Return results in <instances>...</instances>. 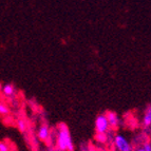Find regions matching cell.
I'll use <instances>...</instances> for the list:
<instances>
[{
  "instance_id": "cell-1",
  "label": "cell",
  "mask_w": 151,
  "mask_h": 151,
  "mask_svg": "<svg viewBox=\"0 0 151 151\" xmlns=\"http://www.w3.org/2000/svg\"><path fill=\"white\" fill-rule=\"evenodd\" d=\"M57 148L61 151H74V145L68 126L65 123L58 125V136L56 141Z\"/></svg>"
},
{
  "instance_id": "cell-2",
  "label": "cell",
  "mask_w": 151,
  "mask_h": 151,
  "mask_svg": "<svg viewBox=\"0 0 151 151\" xmlns=\"http://www.w3.org/2000/svg\"><path fill=\"white\" fill-rule=\"evenodd\" d=\"M110 124L106 114H99L95 119V131L96 133H107L110 129Z\"/></svg>"
},
{
  "instance_id": "cell-3",
  "label": "cell",
  "mask_w": 151,
  "mask_h": 151,
  "mask_svg": "<svg viewBox=\"0 0 151 151\" xmlns=\"http://www.w3.org/2000/svg\"><path fill=\"white\" fill-rule=\"evenodd\" d=\"M114 146L119 151H132V147H131L130 143L122 134L114 135Z\"/></svg>"
},
{
  "instance_id": "cell-4",
  "label": "cell",
  "mask_w": 151,
  "mask_h": 151,
  "mask_svg": "<svg viewBox=\"0 0 151 151\" xmlns=\"http://www.w3.org/2000/svg\"><path fill=\"white\" fill-rule=\"evenodd\" d=\"M107 119L109 121V124H110V127L112 129H116L119 127V115L113 112V111H107L106 113Z\"/></svg>"
},
{
  "instance_id": "cell-5",
  "label": "cell",
  "mask_w": 151,
  "mask_h": 151,
  "mask_svg": "<svg viewBox=\"0 0 151 151\" xmlns=\"http://www.w3.org/2000/svg\"><path fill=\"white\" fill-rule=\"evenodd\" d=\"M37 135L38 139H40V141H47L49 139V136H50V129H49V127L47 125L40 126V128L38 129Z\"/></svg>"
},
{
  "instance_id": "cell-6",
  "label": "cell",
  "mask_w": 151,
  "mask_h": 151,
  "mask_svg": "<svg viewBox=\"0 0 151 151\" xmlns=\"http://www.w3.org/2000/svg\"><path fill=\"white\" fill-rule=\"evenodd\" d=\"M143 125L145 127L151 126V106H149L146 109V111H145L144 119H143Z\"/></svg>"
},
{
  "instance_id": "cell-7",
  "label": "cell",
  "mask_w": 151,
  "mask_h": 151,
  "mask_svg": "<svg viewBox=\"0 0 151 151\" xmlns=\"http://www.w3.org/2000/svg\"><path fill=\"white\" fill-rule=\"evenodd\" d=\"M14 91H15V89H14L13 85H11V83H6L2 88V93L5 96H12L14 94Z\"/></svg>"
},
{
  "instance_id": "cell-8",
  "label": "cell",
  "mask_w": 151,
  "mask_h": 151,
  "mask_svg": "<svg viewBox=\"0 0 151 151\" xmlns=\"http://www.w3.org/2000/svg\"><path fill=\"white\" fill-rule=\"evenodd\" d=\"M17 128L19 129L20 132H25L27 130V123H25L24 119H19L17 121Z\"/></svg>"
},
{
  "instance_id": "cell-9",
  "label": "cell",
  "mask_w": 151,
  "mask_h": 151,
  "mask_svg": "<svg viewBox=\"0 0 151 151\" xmlns=\"http://www.w3.org/2000/svg\"><path fill=\"white\" fill-rule=\"evenodd\" d=\"M95 139L101 144H105L107 142V135L106 133H96Z\"/></svg>"
},
{
  "instance_id": "cell-10",
  "label": "cell",
  "mask_w": 151,
  "mask_h": 151,
  "mask_svg": "<svg viewBox=\"0 0 151 151\" xmlns=\"http://www.w3.org/2000/svg\"><path fill=\"white\" fill-rule=\"evenodd\" d=\"M0 113H1V115H8L10 113V109L4 103L0 104Z\"/></svg>"
},
{
  "instance_id": "cell-11",
  "label": "cell",
  "mask_w": 151,
  "mask_h": 151,
  "mask_svg": "<svg viewBox=\"0 0 151 151\" xmlns=\"http://www.w3.org/2000/svg\"><path fill=\"white\" fill-rule=\"evenodd\" d=\"M0 151H9V145L4 142L0 143Z\"/></svg>"
},
{
  "instance_id": "cell-12",
  "label": "cell",
  "mask_w": 151,
  "mask_h": 151,
  "mask_svg": "<svg viewBox=\"0 0 151 151\" xmlns=\"http://www.w3.org/2000/svg\"><path fill=\"white\" fill-rule=\"evenodd\" d=\"M143 148L145 151H151V143H149V142H147V143H145L143 145Z\"/></svg>"
},
{
  "instance_id": "cell-13",
  "label": "cell",
  "mask_w": 151,
  "mask_h": 151,
  "mask_svg": "<svg viewBox=\"0 0 151 151\" xmlns=\"http://www.w3.org/2000/svg\"><path fill=\"white\" fill-rule=\"evenodd\" d=\"M134 151H145V150H144V148H143V147H139V148L135 149V150H134Z\"/></svg>"
},
{
  "instance_id": "cell-14",
  "label": "cell",
  "mask_w": 151,
  "mask_h": 151,
  "mask_svg": "<svg viewBox=\"0 0 151 151\" xmlns=\"http://www.w3.org/2000/svg\"><path fill=\"white\" fill-rule=\"evenodd\" d=\"M90 151H97V150H95L94 148H90Z\"/></svg>"
}]
</instances>
